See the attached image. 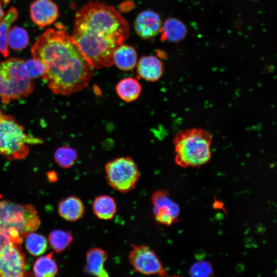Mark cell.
Instances as JSON below:
<instances>
[{
	"mask_svg": "<svg viewBox=\"0 0 277 277\" xmlns=\"http://www.w3.org/2000/svg\"><path fill=\"white\" fill-rule=\"evenodd\" d=\"M212 136L206 130L192 128L178 132L173 139L175 163L182 167H199L211 157Z\"/></svg>",
	"mask_w": 277,
	"mask_h": 277,
	"instance_id": "cell-3",
	"label": "cell"
},
{
	"mask_svg": "<svg viewBox=\"0 0 277 277\" xmlns=\"http://www.w3.org/2000/svg\"><path fill=\"white\" fill-rule=\"evenodd\" d=\"M151 201L154 218L158 223L170 226L177 220L179 206L169 197L166 191H155L151 196Z\"/></svg>",
	"mask_w": 277,
	"mask_h": 277,
	"instance_id": "cell-10",
	"label": "cell"
},
{
	"mask_svg": "<svg viewBox=\"0 0 277 277\" xmlns=\"http://www.w3.org/2000/svg\"><path fill=\"white\" fill-rule=\"evenodd\" d=\"M20 71L21 74L30 80L43 77L46 71V65L41 60L33 57L22 63Z\"/></svg>",
	"mask_w": 277,
	"mask_h": 277,
	"instance_id": "cell-23",
	"label": "cell"
},
{
	"mask_svg": "<svg viewBox=\"0 0 277 277\" xmlns=\"http://www.w3.org/2000/svg\"><path fill=\"white\" fill-rule=\"evenodd\" d=\"M43 143L41 138L26 134L24 128L0 107V154L5 158L23 160L29 153V146Z\"/></svg>",
	"mask_w": 277,
	"mask_h": 277,
	"instance_id": "cell-5",
	"label": "cell"
},
{
	"mask_svg": "<svg viewBox=\"0 0 277 277\" xmlns=\"http://www.w3.org/2000/svg\"><path fill=\"white\" fill-rule=\"evenodd\" d=\"M130 35V26L114 7L89 2L76 13L72 35L82 53L93 68L113 64L115 49Z\"/></svg>",
	"mask_w": 277,
	"mask_h": 277,
	"instance_id": "cell-2",
	"label": "cell"
},
{
	"mask_svg": "<svg viewBox=\"0 0 277 277\" xmlns=\"http://www.w3.org/2000/svg\"><path fill=\"white\" fill-rule=\"evenodd\" d=\"M54 159L56 164L61 167L69 168L75 163L77 159V153L74 148L64 145L55 150Z\"/></svg>",
	"mask_w": 277,
	"mask_h": 277,
	"instance_id": "cell-24",
	"label": "cell"
},
{
	"mask_svg": "<svg viewBox=\"0 0 277 277\" xmlns=\"http://www.w3.org/2000/svg\"><path fill=\"white\" fill-rule=\"evenodd\" d=\"M4 15L5 12L2 7V1L0 0V21L2 19Z\"/></svg>",
	"mask_w": 277,
	"mask_h": 277,
	"instance_id": "cell-29",
	"label": "cell"
},
{
	"mask_svg": "<svg viewBox=\"0 0 277 277\" xmlns=\"http://www.w3.org/2000/svg\"><path fill=\"white\" fill-rule=\"evenodd\" d=\"M109 185L114 190L128 192L136 186L140 177L137 164L130 156H122L109 161L105 165Z\"/></svg>",
	"mask_w": 277,
	"mask_h": 277,
	"instance_id": "cell-7",
	"label": "cell"
},
{
	"mask_svg": "<svg viewBox=\"0 0 277 277\" xmlns=\"http://www.w3.org/2000/svg\"><path fill=\"white\" fill-rule=\"evenodd\" d=\"M137 53L132 46L123 44L117 47L113 53V62L122 70H130L137 63Z\"/></svg>",
	"mask_w": 277,
	"mask_h": 277,
	"instance_id": "cell-16",
	"label": "cell"
},
{
	"mask_svg": "<svg viewBox=\"0 0 277 277\" xmlns=\"http://www.w3.org/2000/svg\"><path fill=\"white\" fill-rule=\"evenodd\" d=\"M26 238V247L31 255L38 256L47 249L48 243L46 238L40 234L31 232Z\"/></svg>",
	"mask_w": 277,
	"mask_h": 277,
	"instance_id": "cell-26",
	"label": "cell"
},
{
	"mask_svg": "<svg viewBox=\"0 0 277 277\" xmlns=\"http://www.w3.org/2000/svg\"><path fill=\"white\" fill-rule=\"evenodd\" d=\"M13 243L0 231V252Z\"/></svg>",
	"mask_w": 277,
	"mask_h": 277,
	"instance_id": "cell-28",
	"label": "cell"
},
{
	"mask_svg": "<svg viewBox=\"0 0 277 277\" xmlns=\"http://www.w3.org/2000/svg\"><path fill=\"white\" fill-rule=\"evenodd\" d=\"M58 212L64 219L74 222L83 217L85 212V206L80 198L75 196H69L60 202Z\"/></svg>",
	"mask_w": 277,
	"mask_h": 277,
	"instance_id": "cell-15",
	"label": "cell"
},
{
	"mask_svg": "<svg viewBox=\"0 0 277 277\" xmlns=\"http://www.w3.org/2000/svg\"><path fill=\"white\" fill-rule=\"evenodd\" d=\"M161 39L171 42H178L185 38L187 28L184 24L175 18H169L162 25Z\"/></svg>",
	"mask_w": 277,
	"mask_h": 277,
	"instance_id": "cell-17",
	"label": "cell"
},
{
	"mask_svg": "<svg viewBox=\"0 0 277 277\" xmlns=\"http://www.w3.org/2000/svg\"><path fill=\"white\" fill-rule=\"evenodd\" d=\"M33 270L36 276H54L57 272L58 267L53 259V253L38 258L34 264Z\"/></svg>",
	"mask_w": 277,
	"mask_h": 277,
	"instance_id": "cell-21",
	"label": "cell"
},
{
	"mask_svg": "<svg viewBox=\"0 0 277 277\" xmlns=\"http://www.w3.org/2000/svg\"><path fill=\"white\" fill-rule=\"evenodd\" d=\"M18 12L15 8H11L0 21V53L4 57L9 54L7 35L12 24L18 17Z\"/></svg>",
	"mask_w": 277,
	"mask_h": 277,
	"instance_id": "cell-20",
	"label": "cell"
},
{
	"mask_svg": "<svg viewBox=\"0 0 277 277\" xmlns=\"http://www.w3.org/2000/svg\"><path fill=\"white\" fill-rule=\"evenodd\" d=\"M134 270L145 275L166 276L167 272L155 253L144 245H132L128 256Z\"/></svg>",
	"mask_w": 277,
	"mask_h": 277,
	"instance_id": "cell-8",
	"label": "cell"
},
{
	"mask_svg": "<svg viewBox=\"0 0 277 277\" xmlns=\"http://www.w3.org/2000/svg\"><path fill=\"white\" fill-rule=\"evenodd\" d=\"M108 259L107 253L103 249L97 248L89 249L86 255L85 271L91 275L97 277H107L108 272L105 264Z\"/></svg>",
	"mask_w": 277,
	"mask_h": 277,
	"instance_id": "cell-14",
	"label": "cell"
},
{
	"mask_svg": "<svg viewBox=\"0 0 277 277\" xmlns=\"http://www.w3.org/2000/svg\"><path fill=\"white\" fill-rule=\"evenodd\" d=\"M163 63L156 56H142L137 65V76L145 80L155 82L158 81L164 72Z\"/></svg>",
	"mask_w": 277,
	"mask_h": 277,
	"instance_id": "cell-13",
	"label": "cell"
},
{
	"mask_svg": "<svg viewBox=\"0 0 277 277\" xmlns=\"http://www.w3.org/2000/svg\"><path fill=\"white\" fill-rule=\"evenodd\" d=\"M23 61L13 57L0 62V98L5 104L27 97L34 89L33 81L21 74Z\"/></svg>",
	"mask_w": 277,
	"mask_h": 277,
	"instance_id": "cell-6",
	"label": "cell"
},
{
	"mask_svg": "<svg viewBox=\"0 0 277 277\" xmlns=\"http://www.w3.org/2000/svg\"><path fill=\"white\" fill-rule=\"evenodd\" d=\"M192 276H208L213 273L211 265L207 261H199L194 264L190 269Z\"/></svg>",
	"mask_w": 277,
	"mask_h": 277,
	"instance_id": "cell-27",
	"label": "cell"
},
{
	"mask_svg": "<svg viewBox=\"0 0 277 277\" xmlns=\"http://www.w3.org/2000/svg\"><path fill=\"white\" fill-rule=\"evenodd\" d=\"M41 221L31 205L0 201V231L14 244L20 245L30 233L37 230Z\"/></svg>",
	"mask_w": 277,
	"mask_h": 277,
	"instance_id": "cell-4",
	"label": "cell"
},
{
	"mask_svg": "<svg viewBox=\"0 0 277 277\" xmlns=\"http://www.w3.org/2000/svg\"><path fill=\"white\" fill-rule=\"evenodd\" d=\"M29 11L32 21L41 28L52 24L59 15L57 6L52 0H35Z\"/></svg>",
	"mask_w": 277,
	"mask_h": 277,
	"instance_id": "cell-11",
	"label": "cell"
},
{
	"mask_svg": "<svg viewBox=\"0 0 277 277\" xmlns=\"http://www.w3.org/2000/svg\"><path fill=\"white\" fill-rule=\"evenodd\" d=\"M116 92L120 98L127 103L137 99L141 94L142 87L138 80L132 77L120 80L116 86Z\"/></svg>",
	"mask_w": 277,
	"mask_h": 277,
	"instance_id": "cell-19",
	"label": "cell"
},
{
	"mask_svg": "<svg viewBox=\"0 0 277 277\" xmlns=\"http://www.w3.org/2000/svg\"><path fill=\"white\" fill-rule=\"evenodd\" d=\"M26 266L25 255L19 245L12 243L0 252L1 277L30 275Z\"/></svg>",
	"mask_w": 277,
	"mask_h": 277,
	"instance_id": "cell-9",
	"label": "cell"
},
{
	"mask_svg": "<svg viewBox=\"0 0 277 277\" xmlns=\"http://www.w3.org/2000/svg\"><path fill=\"white\" fill-rule=\"evenodd\" d=\"M29 35L24 28L14 26L10 28L7 35L8 46L13 50H22L29 43Z\"/></svg>",
	"mask_w": 277,
	"mask_h": 277,
	"instance_id": "cell-22",
	"label": "cell"
},
{
	"mask_svg": "<svg viewBox=\"0 0 277 277\" xmlns=\"http://www.w3.org/2000/svg\"><path fill=\"white\" fill-rule=\"evenodd\" d=\"M92 210L98 219L110 220L114 217L116 212V204L114 199L110 195H99L93 202Z\"/></svg>",
	"mask_w": 277,
	"mask_h": 277,
	"instance_id": "cell-18",
	"label": "cell"
},
{
	"mask_svg": "<svg viewBox=\"0 0 277 277\" xmlns=\"http://www.w3.org/2000/svg\"><path fill=\"white\" fill-rule=\"evenodd\" d=\"M31 51L46 65L43 77L55 94L70 96L85 88L92 78L94 68L61 23L39 35Z\"/></svg>",
	"mask_w": 277,
	"mask_h": 277,
	"instance_id": "cell-1",
	"label": "cell"
},
{
	"mask_svg": "<svg viewBox=\"0 0 277 277\" xmlns=\"http://www.w3.org/2000/svg\"><path fill=\"white\" fill-rule=\"evenodd\" d=\"M48 239L52 249L56 252L60 253L70 245L73 240V236L70 231L55 230L49 234Z\"/></svg>",
	"mask_w": 277,
	"mask_h": 277,
	"instance_id": "cell-25",
	"label": "cell"
},
{
	"mask_svg": "<svg viewBox=\"0 0 277 277\" xmlns=\"http://www.w3.org/2000/svg\"><path fill=\"white\" fill-rule=\"evenodd\" d=\"M162 22L159 15L151 10H144L137 15L134 28L137 34L143 39L151 38L160 33Z\"/></svg>",
	"mask_w": 277,
	"mask_h": 277,
	"instance_id": "cell-12",
	"label": "cell"
}]
</instances>
